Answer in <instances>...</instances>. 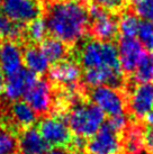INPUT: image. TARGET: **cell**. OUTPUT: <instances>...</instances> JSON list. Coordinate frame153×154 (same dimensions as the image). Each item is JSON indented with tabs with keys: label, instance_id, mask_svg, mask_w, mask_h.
<instances>
[{
	"label": "cell",
	"instance_id": "5b68a950",
	"mask_svg": "<svg viewBox=\"0 0 153 154\" xmlns=\"http://www.w3.org/2000/svg\"><path fill=\"white\" fill-rule=\"evenodd\" d=\"M83 96L109 117L127 114V98L124 90L106 86L88 87L83 85Z\"/></svg>",
	"mask_w": 153,
	"mask_h": 154
},
{
	"label": "cell",
	"instance_id": "4fadbf2b",
	"mask_svg": "<svg viewBox=\"0 0 153 154\" xmlns=\"http://www.w3.org/2000/svg\"><path fill=\"white\" fill-rule=\"evenodd\" d=\"M23 68V55L19 44L11 41H0V71L6 78Z\"/></svg>",
	"mask_w": 153,
	"mask_h": 154
},
{
	"label": "cell",
	"instance_id": "9c48e42d",
	"mask_svg": "<svg viewBox=\"0 0 153 154\" xmlns=\"http://www.w3.org/2000/svg\"><path fill=\"white\" fill-rule=\"evenodd\" d=\"M1 14L14 22L27 24L42 17L41 0H0Z\"/></svg>",
	"mask_w": 153,
	"mask_h": 154
},
{
	"label": "cell",
	"instance_id": "d4e9b609",
	"mask_svg": "<svg viewBox=\"0 0 153 154\" xmlns=\"http://www.w3.org/2000/svg\"><path fill=\"white\" fill-rule=\"evenodd\" d=\"M145 123V122H144ZM143 142L144 147L153 154V124H144V131H143Z\"/></svg>",
	"mask_w": 153,
	"mask_h": 154
},
{
	"label": "cell",
	"instance_id": "7c38bea8",
	"mask_svg": "<svg viewBox=\"0 0 153 154\" xmlns=\"http://www.w3.org/2000/svg\"><path fill=\"white\" fill-rule=\"evenodd\" d=\"M37 80V74H35L27 68L23 66L18 72L6 78L5 92L2 97L8 101L19 100L34 86Z\"/></svg>",
	"mask_w": 153,
	"mask_h": 154
},
{
	"label": "cell",
	"instance_id": "44dd1931",
	"mask_svg": "<svg viewBox=\"0 0 153 154\" xmlns=\"http://www.w3.org/2000/svg\"><path fill=\"white\" fill-rule=\"evenodd\" d=\"M0 154H19L18 135L0 125Z\"/></svg>",
	"mask_w": 153,
	"mask_h": 154
},
{
	"label": "cell",
	"instance_id": "ffe728a7",
	"mask_svg": "<svg viewBox=\"0 0 153 154\" xmlns=\"http://www.w3.org/2000/svg\"><path fill=\"white\" fill-rule=\"evenodd\" d=\"M119 35L122 37L127 38H135V36L139 33L140 27V19L128 8L123 14L119 15Z\"/></svg>",
	"mask_w": 153,
	"mask_h": 154
},
{
	"label": "cell",
	"instance_id": "8992f818",
	"mask_svg": "<svg viewBox=\"0 0 153 154\" xmlns=\"http://www.w3.org/2000/svg\"><path fill=\"white\" fill-rule=\"evenodd\" d=\"M36 127L41 136L51 147H63L70 150L74 135L64 115L50 114L41 117Z\"/></svg>",
	"mask_w": 153,
	"mask_h": 154
},
{
	"label": "cell",
	"instance_id": "30bf717a",
	"mask_svg": "<svg viewBox=\"0 0 153 154\" xmlns=\"http://www.w3.org/2000/svg\"><path fill=\"white\" fill-rule=\"evenodd\" d=\"M26 103L33 108L38 117L52 114L53 110V91L47 75L38 78L35 85L23 97Z\"/></svg>",
	"mask_w": 153,
	"mask_h": 154
},
{
	"label": "cell",
	"instance_id": "8fae6325",
	"mask_svg": "<svg viewBox=\"0 0 153 154\" xmlns=\"http://www.w3.org/2000/svg\"><path fill=\"white\" fill-rule=\"evenodd\" d=\"M118 53L120 66L125 79H128L135 72L136 66L140 62L142 55L144 54L143 45L140 41L135 38H127L119 36L118 38Z\"/></svg>",
	"mask_w": 153,
	"mask_h": 154
},
{
	"label": "cell",
	"instance_id": "e0dca14e",
	"mask_svg": "<svg viewBox=\"0 0 153 154\" xmlns=\"http://www.w3.org/2000/svg\"><path fill=\"white\" fill-rule=\"evenodd\" d=\"M25 25L14 22L0 14V41H11L21 45L24 43Z\"/></svg>",
	"mask_w": 153,
	"mask_h": 154
},
{
	"label": "cell",
	"instance_id": "277c9868",
	"mask_svg": "<svg viewBox=\"0 0 153 154\" xmlns=\"http://www.w3.org/2000/svg\"><path fill=\"white\" fill-rule=\"evenodd\" d=\"M89 36L102 43H116L119 38V16L89 0Z\"/></svg>",
	"mask_w": 153,
	"mask_h": 154
},
{
	"label": "cell",
	"instance_id": "83f0119b",
	"mask_svg": "<svg viewBox=\"0 0 153 154\" xmlns=\"http://www.w3.org/2000/svg\"><path fill=\"white\" fill-rule=\"evenodd\" d=\"M136 154H152V153H150L149 151H148V150H146V149L144 147V149H142V150H141L140 152H137Z\"/></svg>",
	"mask_w": 153,
	"mask_h": 154
},
{
	"label": "cell",
	"instance_id": "603a6c76",
	"mask_svg": "<svg viewBox=\"0 0 153 154\" xmlns=\"http://www.w3.org/2000/svg\"><path fill=\"white\" fill-rule=\"evenodd\" d=\"M107 11L119 16L130 7V0H90Z\"/></svg>",
	"mask_w": 153,
	"mask_h": 154
},
{
	"label": "cell",
	"instance_id": "ba28073f",
	"mask_svg": "<svg viewBox=\"0 0 153 154\" xmlns=\"http://www.w3.org/2000/svg\"><path fill=\"white\" fill-rule=\"evenodd\" d=\"M86 154H123L122 136L105 123L94 136L87 140Z\"/></svg>",
	"mask_w": 153,
	"mask_h": 154
},
{
	"label": "cell",
	"instance_id": "52a82bcc",
	"mask_svg": "<svg viewBox=\"0 0 153 154\" xmlns=\"http://www.w3.org/2000/svg\"><path fill=\"white\" fill-rule=\"evenodd\" d=\"M124 92L127 98V114L132 118L144 120L153 110V83L126 86Z\"/></svg>",
	"mask_w": 153,
	"mask_h": 154
},
{
	"label": "cell",
	"instance_id": "ac0fdd59",
	"mask_svg": "<svg viewBox=\"0 0 153 154\" xmlns=\"http://www.w3.org/2000/svg\"><path fill=\"white\" fill-rule=\"evenodd\" d=\"M125 80H130L136 85L153 83V52H144L136 66L135 72L132 77Z\"/></svg>",
	"mask_w": 153,
	"mask_h": 154
},
{
	"label": "cell",
	"instance_id": "cb8c5ba5",
	"mask_svg": "<svg viewBox=\"0 0 153 154\" xmlns=\"http://www.w3.org/2000/svg\"><path fill=\"white\" fill-rule=\"evenodd\" d=\"M137 36L143 46L150 52H153V23L140 20Z\"/></svg>",
	"mask_w": 153,
	"mask_h": 154
},
{
	"label": "cell",
	"instance_id": "484cf974",
	"mask_svg": "<svg viewBox=\"0 0 153 154\" xmlns=\"http://www.w3.org/2000/svg\"><path fill=\"white\" fill-rule=\"evenodd\" d=\"M44 154H76L72 151L68 150V149H63V147H52L48 151H46Z\"/></svg>",
	"mask_w": 153,
	"mask_h": 154
},
{
	"label": "cell",
	"instance_id": "2e32d148",
	"mask_svg": "<svg viewBox=\"0 0 153 154\" xmlns=\"http://www.w3.org/2000/svg\"><path fill=\"white\" fill-rule=\"evenodd\" d=\"M38 46L47 59L50 65L70 57L71 47L55 37L47 35L46 37L38 44Z\"/></svg>",
	"mask_w": 153,
	"mask_h": 154
},
{
	"label": "cell",
	"instance_id": "5bb4252c",
	"mask_svg": "<svg viewBox=\"0 0 153 154\" xmlns=\"http://www.w3.org/2000/svg\"><path fill=\"white\" fill-rule=\"evenodd\" d=\"M50 149L51 146L41 136L36 125L24 129L18 134L19 154H44Z\"/></svg>",
	"mask_w": 153,
	"mask_h": 154
},
{
	"label": "cell",
	"instance_id": "4316f807",
	"mask_svg": "<svg viewBox=\"0 0 153 154\" xmlns=\"http://www.w3.org/2000/svg\"><path fill=\"white\" fill-rule=\"evenodd\" d=\"M5 75L4 73L0 71V97H2L4 96V92H5Z\"/></svg>",
	"mask_w": 153,
	"mask_h": 154
},
{
	"label": "cell",
	"instance_id": "7a4b0ae2",
	"mask_svg": "<svg viewBox=\"0 0 153 154\" xmlns=\"http://www.w3.org/2000/svg\"><path fill=\"white\" fill-rule=\"evenodd\" d=\"M70 56L80 65L82 71L108 68L122 72L118 47L115 43H102L87 36L71 47Z\"/></svg>",
	"mask_w": 153,
	"mask_h": 154
},
{
	"label": "cell",
	"instance_id": "6da1fadb",
	"mask_svg": "<svg viewBox=\"0 0 153 154\" xmlns=\"http://www.w3.org/2000/svg\"><path fill=\"white\" fill-rule=\"evenodd\" d=\"M47 35L74 46L89 36V0H41Z\"/></svg>",
	"mask_w": 153,
	"mask_h": 154
},
{
	"label": "cell",
	"instance_id": "d6986e66",
	"mask_svg": "<svg viewBox=\"0 0 153 154\" xmlns=\"http://www.w3.org/2000/svg\"><path fill=\"white\" fill-rule=\"evenodd\" d=\"M47 36V30L45 23L42 17L34 19L27 23L25 25V33H24V43L23 44H38ZM21 44V45H23Z\"/></svg>",
	"mask_w": 153,
	"mask_h": 154
},
{
	"label": "cell",
	"instance_id": "9a60e30c",
	"mask_svg": "<svg viewBox=\"0 0 153 154\" xmlns=\"http://www.w3.org/2000/svg\"><path fill=\"white\" fill-rule=\"evenodd\" d=\"M21 47V55H23V63L25 68L30 70L37 75H46L50 69V63L45 55L43 54L38 45L35 44H23Z\"/></svg>",
	"mask_w": 153,
	"mask_h": 154
},
{
	"label": "cell",
	"instance_id": "3957f363",
	"mask_svg": "<svg viewBox=\"0 0 153 154\" xmlns=\"http://www.w3.org/2000/svg\"><path fill=\"white\" fill-rule=\"evenodd\" d=\"M64 117L73 135L86 140L94 136L106 120L105 112L87 98H82L71 105Z\"/></svg>",
	"mask_w": 153,
	"mask_h": 154
},
{
	"label": "cell",
	"instance_id": "7402d4cb",
	"mask_svg": "<svg viewBox=\"0 0 153 154\" xmlns=\"http://www.w3.org/2000/svg\"><path fill=\"white\" fill-rule=\"evenodd\" d=\"M128 8L137 17L153 23V0H130Z\"/></svg>",
	"mask_w": 153,
	"mask_h": 154
}]
</instances>
